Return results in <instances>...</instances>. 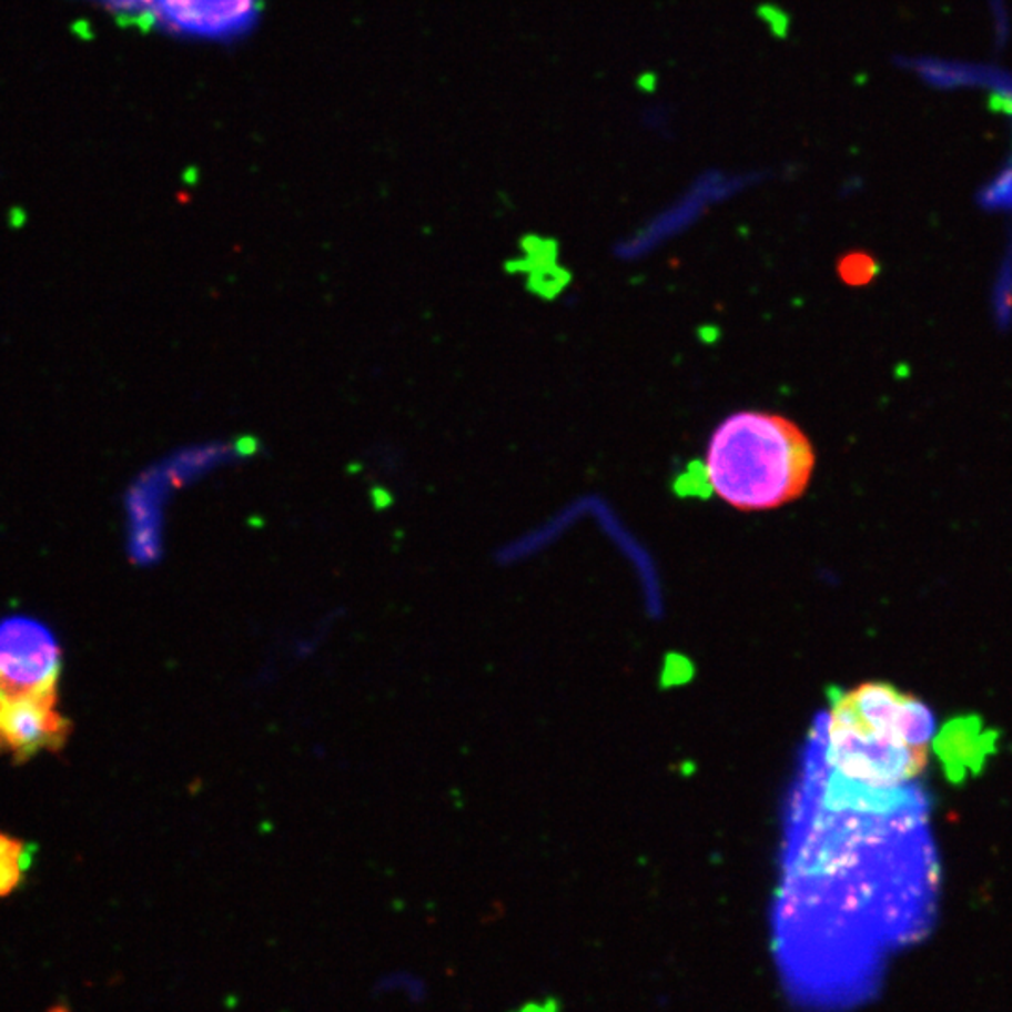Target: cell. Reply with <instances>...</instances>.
I'll use <instances>...</instances> for the list:
<instances>
[{
  "label": "cell",
  "instance_id": "cell-1",
  "mask_svg": "<svg viewBox=\"0 0 1012 1012\" xmlns=\"http://www.w3.org/2000/svg\"><path fill=\"white\" fill-rule=\"evenodd\" d=\"M940 864L921 783L878 788L802 748L783 820L775 927L818 989L864 979L934 915Z\"/></svg>",
  "mask_w": 1012,
  "mask_h": 1012
},
{
  "label": "cell",
  "instance_id": "cell-2",
  "mask_svg": "<svg viewBox=\"0 0 1012 1012\" xmlns=\"http://www.w3.org/2000/svg\"><path fill=\"white\" fill-rule=\"evenodd\" d=\"M935 717L889 682L831 690L804 747L846 777L878 788L917 782L928 766Z\"/></svg>",
  "mask_w": 1012,
  "mask_h": 1012
},
{
  "label": "cell",
  "instance_id": "cell-3",
  "mask_svg": "<svg viewBox=\"0 0 1012 1012\" xmlns=\"http://www.w3.org/2000/svg\"><path fill=\"white\" fill-rule=\"evenodd\" d=\"M813 446L796 422L766 411H739L718 424L704 470L712 494L742 513L772 510L807 492Z\"/></svg>",
  "mask_w": 1012,
  "mask_h": 1012
},
{
  "label": "cell",
  "instance_id": "cell-4",
  "mask_svg": "<svg viewBox=\"0 0 1012 1012\" xmlns=\"http://www.w3.org/2000/svg\"><path fill=\"white\" fill-rule=\"evenodd\" d=\"M255 451L252 441H195L173 448L139 473L124 497L128 554L141 567H151L165 551V529L171 500L209 476L241 464Z\"/></svg>",
  "mask_w": 1012,
  "mask_h": 1012
},
{
  "label": "cell",
  "instance_id": "cell-5",
  "mask_svg": "<svg viewBox=\"0 0 1012 1012\" xmlns=\"http://www.w3.org/2000/svg\"><path fill=\"white\" fill-rule=\"evenodd\" d=\"M62 649L54 634L29 617L0 623V704L59 694Z\"/></svg>",
  "mask_w": 1012,
  "mask_h": 1012
},
{
  "label": "cell",
  "instance_id": "cell-6",
  "mask_svg": "<svg viewBox=\"0 0 1012 1012\" xmlns=\"http://www.w3.org/2000/svg\"><path fill=\"white\" fill-rule=\"evenodd\" d=\"M57 706L59 694L0 704V752L24 763L40 752L61 750L70 737V722Z\"/></svg>",
  "mask_w": 1012,
  "mask_h": 1012
},
{
  "label": "cell",
  "instance_id": "cell-7",
  "mask_svg": "<svg viewBox=\"0 0 1012 1012\" xmlns=\"http://www.w3.org/2000/svg\"><path fill=\"white\" fill-rule=\"evenodd\" d=\"M257 0H151V16L173 31L198 37H227L242 31Z\"/></svg>",
  "mask_w": 1012,
  "mask_h": 1012
},
{
  "label": "cell",
  "instance_id": "cell-8",
  "mask_svg": "<svg viewBox=\"0 0 1012 1012\" xmlns=\"http://www.w3.org/2000/svg\"><path fill=\"white\" fill-rule=\"evenodd\" d=\"M995 733L986 731L976 718H957L947 723L934 739L935 752L954 782L981 769L984 759L994 752Z\"/></svg>",
  "mask_w": 1012,
  "mask_h": 1012
},
{
  "label": "cell",
  "instance_id": "cell-9",
  "mask_svg": "<svg viewBox=\"0 0 1012 1012\" xmlns=\"http://www.w3.org/2000/svg\"><path fill=\"white\" fill-rule=\"evenodd\" d=\"M32 850L19 838L0 832V898L10 897L31 867Z\"/></svg>",
  "mask_w": 1012,
  "mask_h": 1012
},
{
  "label": "cell",
  "instance_id": "cell-10",
  "mask_svg": "<svg viewBox=\"0 0 1012 1012\" xmlns=\"http://www.w3.org/2000/svg\"><path fill=\"white\" fill-rule=\"evenodd\" d=\"M837 274L843 284L861 287L874 280L878 274V261L870 253H843L842 257L837 261Z\"/></svg>",
  "mask_w": 1012,
  "mask_h": 1012
},
{
  "label": "cell",
  "instance_id": "cell-11",
  "mask_svg": "<svg viewBox=\"0 0 1012 1012\" xmlns=\"http://www.w3.org/2000/svg\"><path fill=\"white\" fill-rule=\"evenodd\" d=\"M639 121L652 132H666V128L675 121V115L668 103L652 102L641 109Z\"/></svg>",
  "mask_w": 1012,
  "mask_h": 1012
},
{
  "label": "cell",
  "instance_id": "cell-12",
  "mask_svg": "<svg viewBox=\"0 0 1012 1012\" xmlns=\"http://www.w3.org/2000/svg\"><path fill=\"white\" fill-rule=\"evenodd\" d=\"M103 4L113 8L117 12L135 16V18H151V0H100Z\"/></svg>",
  "mask_w": 1012,
  "mask_h": 1012
}]
</instances>
